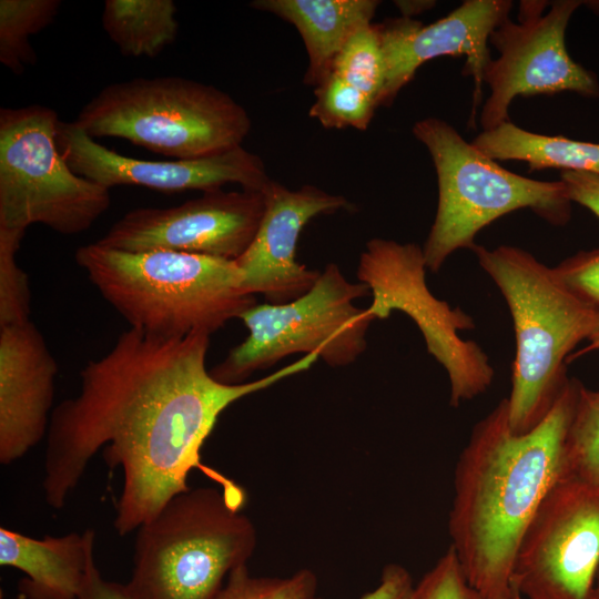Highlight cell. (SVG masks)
Here are the masks:
<instances>
[{"instance_id":"cell-34","label":"cell","mask_w":599,"mask_h":599,"mask_svg":"<svg viewBox=\"0 0 599 599\" xmlns=\"http://www.w3.org/2000/svg\"><path fill=\"white\" fill-rule=\"evenodd\" d=\"M587 341L589 342L588 345L578 353H573L568 361L573 359L586 353L599 349V322L597 323L595 329L592 331Z\"/></svg>"},{"instance_id":"cell-11","label":"cell","mask_w":599,"mask_h":599,"mask_svg":"<svg viewBox=\"0 0 599 599\" xmlns=\"http://www.w3.org/2000/svg\"><path fill=\"white\" fill-rule=\"evenodd\" d=\"M599 489L560 477L518 546L511 583L524 599H595Z\"/></svg>"},{"instance_id":"cell-32","label":"cell","mask_w":599,"mask_h":599,"mask_svg":"<svg viewBox=\"0 0 599 599\" xmlns=\"http://www.w3.org/2000/svg\"><path fill=\"white\" fill-rule=\"evenodd\" d=\"M79 599H140L126 585L105 580L94 560V552L90 556Z\"/></svg>"},{"instance_id":"cell-30","label":"cell","mask_w":599,"mask_h":599,"mask_svg":"<svg viewBox=\"0 0 599 599\" xmlns=\"http://www.w3.org/2000/svg\"><path fill=\"white\" fill-rule=\"evenodd\" d=\"M415 588L412 575L404 566L388 564L383 568L377 587L359 599H415Z\"/></svg>"},{"instance_id":"cell-24","label":"cell","mask_w":599,"mask_h":599,"mask_svg":"<svg viewBox=\"0 0 599 599\" xmlns=\"http://www.w3.org/2000/svg\"><path fill=\"white\" fill-rule=\"evenodd\" d=\"M331 73L369 95L379 106L385 63L376 23L362 28L348 39L335 58Z\"/></svg>"},{"instance_id":"cell-36","label":"cell","mask_w":599,"mask_h":599,"mask_svg":"<svg viewBox=\"0 0 599 599\" xmlns=\"http://www.w3.org/2000/svg\"><path fill=\"white\" fill-rule=\"evenodd\" d=\"M595 599H599V569L597 572L596 585H595Z\"/></svg>"},{"instance_id":"cell-27","label":"cell","mask_w":599,"mask_h":599,"mask_svg":"<svg viewBox=\"0 0 599 599\" xmlns=\"http://www.w3.org/2000/svg\"><path fill=\"white\" fill-rule=\"evenodd\" d=\"M23 235L0 230V327L31 321L29 278L17 262Z\"/></svg>"},{"instance_id":"cell-20","label":"cell","mask_w":599,"mask_h":599,"mask_svg":"<svg viewBox=\"0 0 599 599\" xmlns=\"http://www.w3.org/2000/svg\"><path fill=\"white\" fill-rule=\"evenodd\" d=\"M471 143L495 161H524L530 171L558 167L599 174V143L537 134L510 121L483 131Z\"/></svg>"},{"instance_id":"cell-10","label":"cell","mask_w":599,"mask_h":599,"mask_svg":"<svg viewBox=\"0 0 599 599\" xmlns=\"http://www.w3.org/2000/svg\"><path fill=\"white\" fill-rule=\"evenodd\" d=\"M426 270L417 244L373 238L361 254L357 277L372 293L373 302L366 309L374 319L400 311L416 323L428 353L448 374L449 404L458 407L485 393L495 370L481 347L458 334L475 327L473 318L430 293Z\"/></svg>"},{"instance_id":"cell-4","label":"cell","mask_w":599,"mask_h":599,"mask_svg":"<svg viewBox=\"0 0 599 599\" xmlns=\"http://www.w3.org/2000/svg\"><path fill=\"white\" fill-rule=\"evenodd\" d=\"M501 292L511 314L516 355L511 366L509 425L526 434L550 412L569 380L567 362L599 322V306L569 290L529 252L510 245L471 250Z\"/></svg>"},{"instance_id":"cell-15","label":"cell","mask_w":599,"mask_h":599,"mask_svg":"<svg viewBox=\"0 0 599 599\" xmlns=\"http://www.w3.org/2000/svg\"><path fill=\"white\" fill-rule=\"evenodd\" d=\"M511 6L509 0H466L430 24L405 17L376 23L385 63L379 105H389L424 62L443 55H465V73L475 82V114L485 70L493 60L487 42L508 18Z\"/></svg>"},{"instance_id":"cell-1","label":"cell","mask_w":599,"mask_h":599,"mask_svg":"<svg viewBox=\"0 0 599 599\" xmlns=\"http://www.w3.org/2000/svg\"><path fill=\"white\" fill-rule=\"evenodd\" d=\"M210 336L165 338L130 327L87 363L79 394L50 415L43 490L51 508L64 507L102 449L109 468L123 473L114 528L120 536L138 530L190 488L189 474L203 468L202 447L229 406L319 359L307 354L263 378L227 385L206 368Z\"/></svg>"},{"instance_id":"cell-31","label":"cell","mask_w":599,"mask_h":599,"mask_svg":"<svg viewBox=\"0 0 599 599\" xmlns=\"http://www.w3.org/2000/svg\"><path fill=\"white\" fill-rule=\"evenodd\" d=\"M560 181L571 202H576L599 217V174L591 172L562 171Z\"/></svg>"},{"instance_id":"cell-14","label":"cell","mask_w":599,"mask_h":599,"mask_svg":"<svg viewBox=\"0 0 599 599\" xmlns=\"http://www.w3.org/2000/svg\"><path fill=\"white\" fill-rule=\"evenodd\" d=\"M58 148L67 164L80 176L108 189L138 185L161 192L220 190L229 183L263 191L271 179L262 159L243 146L200 159L150 161L105 148L73 122L60 121Z\"/></svg>"},{"instance_id":"cell-6","label":"cell","mask_w":599,"mask_h":599,"mask_svg":"<svg viewBox=\"0 0 599 599\" xmlns=\"http://www.w3.org/2000/svg\"><path fill=\"white\" fill-rule=\"evenodd\" d=\"M72 122L93 139H124L175 160L242 146L252 125L246 110L226 92L173 75L111 83Z\"/></svg>"},{"instance_id":"cell-7","label":"cell","mask_w":599,"mask_h":599,"mask_svg":"<svg viewBox=\"0 0 599 599\" xmlns=\"http://www.w3.org/2000/svg\"><path fill=\"white\" fill-rule=\"evenodd\" d=\"M413 133L429 151L438 180L437 212L422 247L430 272L455 251L473 250L477 233L510 212L529 209L558 226L569 221L571 201L560 180L537 181L506 170L437 118L417 121Z\"/></svg>"},{"instance_id":"cell-25","label":"cell","mask_w":599,"mask_h":599,"mask_svg":"<svg viewBox=\"0 0 599 599\" xmlns=\"http://www.w3.org/2000/svg\"><path fill=\"white\" fill-rule=\"evenodd\" d=\"M314 94L309 116L326 129L354 128L364 131L378 108L369 95L334 73H329L315 88Z\"/></svg>"},{"instance_id":"cell-3","label":"cell","mask_w":599,"mask_h":599,"mask_svg":"<svg viewBox=\"0 0 599 599\" xmlns=\"http://www.w3.org/2000/svg\"><path fill=\"white\" fill-rule=\"evenodd\" d=\"M74 257L131 327L152 335H212L257 304L243 292L233 260L170 250L128 252L97 242L79 247Z\"/></svg>"},{"instance_id":"cell-35","label":"cell","mask_w":599,"mask_h":599,"mask_svg":"<svg viewBox=\"0 0 599 599\" xmlns=\"http://www.w3.org/2000/svg\"><path fill=\"white\" fill-rule=\"evenodd\" d=\"M509 599H524L522 596L519 593V591L515 588L512 583H511V592H510Z\"/></svg>"},{"instance_id":"cell-23","label":"cell","mask_w":599,"mask_h":599,"mask_svg":"<svg viewBox=\"0 0 599 599\" xmlns=\"http://www.w3.org/2000/svg\"><path fill=\"white\" fill-rule=\"evenodd\" d=\"M564 476L599 489V392L583 385L566 434Z\"/></svg>"},{"instance_id":"cell-16","label":"cell","mask_w":599,"mask_h":599,"mask_svg":"<svg viewBox=\"0 0 599 599\" xmlns=\"http://www.w3.org/2000/svg\"><path fill=\"white\" fill-rule=\"evenodd\" d=\"M264 212L247 250L235 260L247 295L261 294L271 304H283L307 293L321 272L296 260L298 238L315 216L353 210L347 199L305 184L290 190L271 180L262 191Z\"/></svg>"},{"instance_id":"cell-9","label":"cell","mask_w":599,"mask_h":599,"mask_svg":"<svg viewBox=\"0 0 599 599\" xmlns=\"http://www.w3.org/2000/svg\"><path fill=\"white\" fill-rule=\"evenodd\" d=\"M368 293L366 284L349 282L335 263L327 264L298 298L246 309L238 318L248 335L210 374L223 384H243L296 353L317 354L333 367L354 363L366 349V333L374 321L354 302Z\"/></svg>"},{"instance_id":"cell-17","label":"cell","mask_w":599,"mask_h":599,"mask_svg":"<svg viewBox=\"0 0 599 599\" xmlns=\"http://www.w3.org/2000/svg\"><path fill=\"white\" fill-rule=\"evenodd\" d=\"M58 364L31 322L0 327V463L23 457L48 433Z\"/></svg>"},{"instance_id":"cell-22","label":"cell","mask_w":599,"mask_h":599,"mask_svg":"<svg viewBox=\"0 0 599 599\" xmlns=\"http://www.w3.org/2000/svg\"><path fill=\"white\" fill-rule=\"evenodd\" d=\"M60 7V0L0 1V62L6 68L20 74L35 62L30 37L47 28Z\"/></svg>"},{"instance_id":"cell-8","label":"cell","mask_w":599,"mask_h":599,"mask_svg":"<svg viewBox=\"0 0 599 599\" xmlns=\"http://www.w3.org/2000/svg\"><path fill=\"white\" fill-rule=\"evenodd\" d=\"M54 110H0V230L24 234L35 223L63 234L90 229L111 204L110 189L78 175L57 143Z\"/></svg>"},{"instance_id":"cell-29","label":"cell","mask_w":599,"mask_h":599,"mask_svg":"<svg viewBox=\"0 0 599 599\" xmlns=\"http://www.w3.org/2000/svg\"><path fill=\"white\" fill-rule=\"evenodd\" d=\"M554 268L576 295L599 306V247L579 252Z\"/></svg>"},{"instance_id":"cell-13","label":"cell","mask_w":599,"mask_h":599,"mask_svg":"<svg viewBox=\"0 0 599 599\" xmlns=\"http://www.w3.org/2000/svg\"><path fill=\"white\" fill-rule=\"evenodd\" d=\"M264 212L262 191L204 192L171 207H138L97 243L128 252L170 250L235 261L252 243Z\"/></svg>"},{"instance_id":"cell-5","label":"cell","mask_w":599,"mask_h":599,"mask_svg":"<svg viewBox=\"0 0 599 599\" xmlns=\"http://www.w3.org/2000/svg\"><path fill=\"white\" fill-rule=\"evenodd\" d=\"M244 502L235 483L173 496L136 530L129 589L140 599H215L256 548Z\"/></svg>"},{"instance_id":"cell-18","label":"cell","mask_w":599,"mask_h":599,"mask_svg":"<svg viewBox=\"0 0 599 599\" xmlns=\"http://www.w3.org/2000/svg\"><path fill=\"white\" fill-rule=\"evenodd\" d=\"M94 544L93 529L38 539L1 527L0 565L24 573L22 599H79Z\"/></svg>"},{"instance_id":"cell-28","label":"cell","mask_w":599,"mask_h":599,"mask_svg":"<svg viewBox=\"0 0 599 599\" xmlns=\"http://www.w3.org/2000/svg\"><path fill=\"white\" fill-rule=\"evenodd\" d=\"M415 599H486L466 579L449 547L415 588Z\"/></svg>"},{"instance_id":"cell-33","label":"cell","mask_w":599,"mask_h":599,"mask_svg":"<svg viewBox=\"0 0 599 599\" xmlns=\"http://www.w3.org/2000/svg\"><path fill=\"white\" fill-rule=\"evenodd\" d=\"M395 4L400 10L403 17L412 18L414 14H419L435 6V1L414 0V1H395Z\"/></svg>"},{"instance_id":"cell-12","label":"cell","mask_w":599,"mask_h":599,"mask_svg":"<svg viewBox=\"0 0 599 599\" xmlns=\"http://www.w3.org/2000/svg\"><path fill=\"white\" fill-rule=\"evenodd\" d=\"M546 3L521 2L519 22L507 18L490 33L499 58L489 62L484 74L490 95L479 118L483 131L509 121L508 108L518 95L571 91L599 97L596 75L573 61L565 43L569 20L582 2L555 1L542 14Z\"/></svg>"},{"instance_id":"cell-2","label":"cell","mask_w":599,"mask_h":599,"mask_svg":"<svg viewBox=\"0 0 599 599\" xmlns=\"http://www.w3.org/2000/svg\"><path fill=\"white\" fill-rule=\"evenodd\" d=\"M581 383L569 378L548 415L516 434L502 398L473 428L454 474L450 547L486 599H509L518 546L540 502L564 476V447Z\"/></svg>"},{"instance_id":"cell-26","label":"cell","mask_w":599,"mask_h":599,"mask_svg":"<svg viewBox=\"0 0 599 599\" xmlns=\"http://www.w3.org/2000/svg\"><path fill=\"white\" fill-rule=\"evenodd\" d=\"M317 577L309 569H300L287 577L252 576L247 565L235 568L215 599H313Z\"/></svg>"},{"instance_id":"cell-19","label":"cell","mask_w":599,"mask_h":599,"mask_svg":"<svg viewBox=\"0 0 599 599\" xmlns=\"http://www.w3.org/2000/svg\"><path fill=\"white\" fill-rule=\"evenodd\" d=\"M254 9L292 23L306 48L304 83L318 87L331 73L335 58L348 39L372 23L376 0H255Z\"/></svg>"},{"instance_id":"cell-21","label":"cell","mask_w":599,"mask_h":599,"mask_svg":"<svg viewBox=\"0 0 599 599\" xmlns=\"http://www.w3.org/2000/svg\"><path fill=\"white\" fill-rule=\"evenodd\" d=\"M172 0H106L102 27L125 57L155 58L179 32Z\"/></svg>"}]
</instances>
